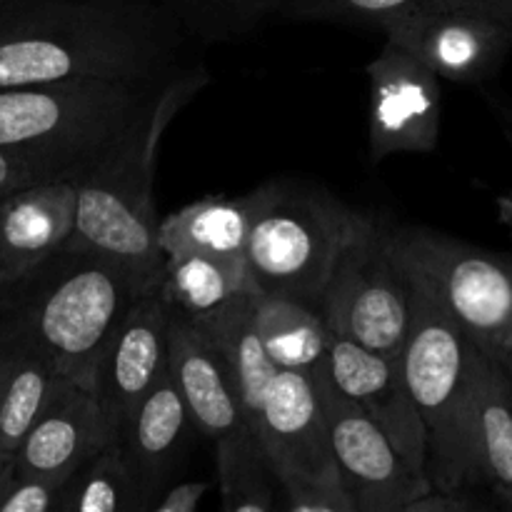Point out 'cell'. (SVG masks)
<instances>
[{
    "mask_svg": "<svg viewBox=\"0 0 512 512\" xmlns=\"http://www.w3.org/2000/svg\"><path fill=\"white\" fill-rule=\"evenodd\" d=\"M188 40L153 0H0V88L65 78L153 88L195 65Z\"/></svg>",
    "mask_w": 512,
    "mask_h": 512,
    "instance_id": "1",
    "label": "cell"
},
{
    "mask_svg": "<svg viewBox=\"0 0 512 512\" xmlns=\"http://www.w3.org/2000/svg\"><path fill=\"white\" fill-rule=\"evenodd\" d=\"M208 83L205 65L195 63L160 85L128 133L75 178L78 213L70 245L115 260L140 295L158 290L165 275L153 203L158 145L165 128Z\"/></svg>",
    "mask_w": 512,
    "mask_h": 512,
    "instance_id": "2",
    "label": "cell"
},
{
    "mask_svg": "<svg viewBox=\"0 0 512 512\" xmlns=\"http://www.w3.org/2000/svg\"><path fill=\"white\" fill-rule=\"evenodd\" d=\"M140 290L108 255L65 245L0 300V320L53 363L95 390L110 338Z\"/></svg>",
    "mask_w": 512,
    "mask_h": 512,
    "instance_id": "3",
    "label": "cell"
},
{
    "mask_svg": "<svg viewBox=\"0 0 512 512\" xmlns=\"http://www.w3.org/2000/svg\"><path fill=\"white\" fill-rule=\"evenodd\" d=\"M405 270L413 318L400 363L428 433V473L443 493H465L480 483L473 443L480 345L450 315L428 280L408 265Z\"/></svg>",
    "mask_w": 512,
    "mask_h": 512,
    "instance_id": "4",
    "label": "cell"
},
{
    "mask_svg": "<svg viewBox=\"0 0 512 512\" xmlns=\"http://www.w3.org/2000/svg\"><path fill=\"white\" fill-rule=\"evenodd\" d=\"M158 88L103 78L0 88V148L50 180L78 178L128 133Z\"/></svg>",
    "mask_w": 512,
    "mask_h": 512,
    "instance_id": "5",
    "label": "cell"
},
{
    "mask_svg": "<svg viewBox=\"0 0 512 512\" xmlns=\"http://www.w3.org/2000/svg\"><path fill=\"white\" fill-rule=\"evenodd\" d=\"M255 193L258 208L245 248L255 285L260 293L320 308L358 210L328 190L285 180L260 185Z\"/></svg>",
    "mask_w": 512,
    "mask_h": 512,
    "instance_id": "6",
    "label": "cell"
},
{
    "mask_svg": "<svg viewBox=\"0 0 512 512\" xmlns=\"http://www.w3.org/2000/svg\"><path fill=\"white\" fill-rule=\"evenodd\" d=\"M253 433L290 512H355L313 375L278 368L253 420Z\"/></svg>",
    "mask_w": 512,
    "mask_h": 512,
    "instance_id": "7",
    "label": "cell"
},
{
    "mask_svg": "<svg viewBox=\"0 0 512 512\" xmlns=\"http://www.w3.org/2000/svg\"><path fill=\"white\" fill-rule=\"evenodd\" d=\"M318 310L333 333L403 358L413 318L410 278L390 248L388 225L375 215L355 213Z\"/></svg>",
    "mask_w": 512,
    "mask_h": 512,
    "instance_id": "8",
    "label": "cell"
},
{
    "mask_svg": "<svg viewBox=\"0 0 512 512\" xmlns=\"http://www.w3.org/2000/svg\"><path fill=\"white\" fill-rule=\"evenodd\" d=\"M393 253L423 275L465 333L490 355L512 350V258L415 225L388 228Z\"/></svg>",
    "mask_w": 512,
    "mask_h": 512,
    "instance_id": "9",
    "label": "cell"
},
{
    "mask_svg": "<svg viewBox=\"0 0 512 512\" xmlns=\"http://www.w3.org/2000/svg\"><path fill=\"white\" fill-rule=\"evenodd\" d=\"M335 460L343 473L355 512H405L415 500L435 488L428 473L415 470L385 430L340 393L328 373V363L313 373Z\"/></svg>",
    "mask_w": 512,
    "mask_h": 512,
    "instance_id": "10",
    "label": "cell"
},
{
    "mask_svg": "<svg viewBox=\"0 0 512 512\" xmlns=\"http://www.w3.org/2000/svg\"><path fill=\"white\" fill-rule=\"evenodd\" d=\"M370 158L375 163L403 153H433L440 140V78L403 45L385 40L368 65Z\"/></svg>",
    "mask_w": 512,
    "mask_h": 512,
    "instance_id": "11",
    "label": "cell"
},
{
    "mask_svg": "<svg viewBox=\"0 0 512 512\" xmlns=\"http://www.w3.org/2000/svg\"><path fill=\"white\" fill-rule=\"evenodd\" d=\"M418 55L438 78L480 85L503 68L512 50V18L473 5L438 8L385 33Z\"/></svg>",
    "mask_w": 512,
    "mask_h": 512,
    "instance_id": "12",
    "label": "cell"
},
{
    "mask_svg": "<svg viewBox=\"0 0 512 512\" xmlns=\"http://www.w3.org/2000/svg\"><path fill=\"white\" fill-rule=\"evenodd\" d=\"M328 373L385 430L398 453L420 473H428V433L403 375V363L330 330ZM430 475V473H428Z\"/></svg>",
    "mask_w": 512,
    "mask_h": 512,
    "instance_id": "13",
    "label": "cell"
},
{
    "mask_svg": "<svg viewBox=\"0 0 512 512\" xmlns=\"http://www.w3.org/2000/svg\"><path fill=\"white\" fill-rule=\"evenodd\" d=\"M120 435L123 430L95 390L60 378L53 400L15 450V475L63 485L90 455Z\"/></svg>",
    "mask_w": 512,
    "mask_h": 512,
    "instance_id": "14",
    "label": "cell"
},
{
    "mask_svg": "<svg viewBox=\"0 0 512 512\" xmlns=\"http://www.w3.org/2000/svg\"><path fill=\"white\" fill-rule=\"evenodd\" d=\"M170 315L173 305L163 290H150L135 298L110 338L95 380V393L120 430L155 383L168 373Z\"/></svg>",
    "mask_w": 512,
    "mask_h": 512,
    "instance_id": "15",
    "label": "cell"
},
{
    "mask_svg": "<svg viewBox=\"0 0 512 512\" xmlns=\"http://www.w3.org/2000/svg\"><path fill=\"white\" fill-rule=\"evenodd\" d=\"M168 370L195 433L208 438L215 448L253 430L220 350L193 318L175 308L170 315Z\"/></svg>",
    "mask_w": 512,
    "mask_h": 512,
    "instance_id": "16",
    "label": "cell"
},
{
    "mask_svg": "<svg viewBox=\"0 0 512 512\" xmlns=\"http://www.w3.org/2000/svg\"><path fill=\"white\" fill-rule=\"evenodd\" d=\"M75 178L33 183L0 200V300L75 235Z\"/></svg>",
    "mask_w": 512,
    "mask_h": 512,
    "instance_id": "17",
    "label": "cell"
},
{
    "mask_svg": "<svg viewBox=\"0 0 512 512\" xmlns=\"http://www.w3.org/2000/svg\"><path fill=\"white\" fill-rule=\"evenodd\" d=\"M190 430H195V425L168 370L140 403V408L130 415L120 435V443L138 480L145 512L153 510L155 500L168 488L178 460L185 453Z\"/></svg>",
    "mask_w": 512,
    "mask_h": 512,
    "instance_id": "18",
    "label": "cell"
},
{
    "mask_svg": "<svg viewBox=\"0 0 512 512\" xmlns=\"http://www.w3.org/2000/svg\"><path fill=\"white\" fill-rule=\"evenodd\" d=\"M255 208H258L255 190L240 198L208 195L195 200L160 220V248L165 258L198 253L223 260H245Z\"/></svg>",
    "mask_w": 512,
    "mask_h": 512,
    "instance_id": "19",
    "label": "cell"
},
{
    "mask_svg": "<svg viewBox=\"0 0 512 512\" xmlns=\"http://www.w3.org/2000/svg\"><path fill=\"white\" fill-rule=\"evenodd\" d=\"M473 443L480 483L512 508V378L503 360L483 348L475 368Z\"/></svg>",
    "mask_w": 512,
    "mask_h": 512,
    "instance_id": "20",
    "label": "cell"
},
{
    "mask_svg": "<svg viewBox=\"0 0 512 512\" xmlns=\"http://www.w3.org/2000/svg\"><path fill=\"white\" fill-rule=\"evenodd\" d=\"M253 323L265 353L278 368L313 375L328 360L330 328L313 305L285 295L258 293Z\"/></svg>",
    "mask_w": 512,
    "mask_h": 512,
    "instance_id": "21",
    "label": "cell"
},
{
    "mask_svg": "<svg viewBox=\"0 0 512 512\" xmlns=\"http://www.w3.org/2000/svg\"><path fill=\"white\" fill-rule=\"evenodd\" d=\"M258 293L260 290H250V293L240 295L233 305H228L220 313L195 320L210 335L215 348L223 355L225 365H228L230 375H233L235 390L240 395V403H243L250 428H253V420L258 415L270 380L278 373V365L270 360L258 333H255L253 303Z\"/></svg>",
    "mask_w": 512,
    "mask_h": 512,
    "instance_id": "22",
    "label": "cell"
},
{
    "mask_svg": "<svg viewBox=\"0 0 512 512\" xmlns=\"http://www.w3.org/2000/svg\"><path fill=\"white\" fill-rule=\"evenodd\" d=\"M160 290L175 310L193 320H203L233 305L240 295L258 290V285L250 275L248 260L185 253L165 258Z\"/></svg>",
    "mask_w": 512,
    "mask_h": 512,
    "instance_id": "23",
    "label": "cell"
},
{
    "mask_svg": "<svg viewBox=\"0 0 512 512\" xmlns=\"http://www.w3.org/2000/svg\"><path fill=\"white\" fill-rule=\"evenodd\" d=\"M0 328L8 333L10 345H13V363H10L3 410H0V453H15L35 420L53 400L63 375H58L53 363L35 345L13 333L3 320H0Z\"/></svg>",
    "mask_w": 512,
    "mask_h": 512,
    "instance_id": "24",
    "label": "cell"
},
{
    "mask_svg": "<svg viewBox=\"0 0 512 512\" xmlns=\"http://www.w3.org/2000/svg\"><path fill=\"white\" fill-rule=\"evenodd\" d=\"M60 512H145L120 440L90 455L60 488Z\"/></svg>",
    "mask_w": 512,
    "mask_h": 512,
    "instance_id": "25",
    "label": "cell"
},
{
    "mask_svg": "<svg viewBox=\"0 0 512 512\" xmlns=\"http://www.w3.org/2000/svg\"><path fill=\"white\" fill-rule=\"evenodd\" d=\"M190 40L200 45L248 38L265 20L283 13L288 0H153Z\"/></svg>",
    "mask_w": 512,
    "mask_h": 512,
    "instance_id": "26",
    "label": "cell"
},
{
    "mask_svg": "<svg viewBox=\"0 0 512 512\" xmlns=\"http://www.w3.org/2000/svg\"><path fill=\"white\" fill-rule=\"evenodd\" d=\"M215 463L225 512H268L275 508L278 480L253 430L218 445Z\"/></svg>",
    "mask_w": 512,
    "mask_h": 512,
    "instance_id": "27",
    "label": "cell"
},
{
    "mask_svg": "<svg viewBox=\"0 0 512 512\" xmlns=\"http://www.w3.org/2000/svg\"><path fill=\"white\" fill-rule=\"evenodd\" d=\"M438 8H448V3L445 0H288L280 15L290 20L363 25V28L390 33L405 20Z\"/></svg>",
    "mask_w": 512,
    "mask_h": 512,
    "instance_id": "28",
    "label": "cell"
},
{
    "mask_svg": "<svg viewBox=\"0 0 512 512\" xmlns=\"http://www.w3.org/2000/svg\"><path fill=\"white\" fill-rule=\"evenodd\" d=\"M63 485L40 478L15 475L0 493V512H48L55 510Z\"/></svg>",
    "mask_w": 512,
    "mask_h": 512,
    "instance_id": "29",
    "label": "cell"
},
{
    "mask_svg": "<svg viewBox=\"0 0 512 512\" xmlns=\"http://www.w3.org/2000/svg\"><path fill=\"white\" fill-rule=\"evenodd\" d=\"M50 180L35 163H30L23 155L13 153L8 148H0V200L20 188H28L33 183Z\"/></svg>",
    "mask_w": 512,
    "mask_h": 512,
    "instance_id": "30",
    "label": "cell"
},
{
    "mask_svg": "<svg viewBox=\"0 0 512 512\" xmlns=\"http://www.w3.org/2000/svg\"><path fill=\"white\" fill-rule=\"evenodd\" d=\"M208 483H178L165 488L150 512H193L208 495Z\"/></svg>",
    "mask_w": 512,
    "mask_h": 512,
    "instance_id": "31",
    "label": "cell"
},
{
    "mask_svg": "<svg viewBox=\"0 0 512 512\" xmlns=\"http://www.w3.org/2000/svg\"><path fill=\"white\" fill-rule=\"evenodd\" d=\"M480 508L468 493H443V490L433 488L428 495L415 500L405 512H470Z\"/></svg>",
    "mask_w": 512,
    "mask_h": 512,
    "instance_id": "32",
    "label": "cell"
},
{
    "mask_svg": "<svg viewBox=\"0 0 512 512\" xmlns=\"http://www.w3.org/2000/svg\"><path fill=\"white\" fill-rule=\"evenodd\" d=\"M485 100H488L490 110H493L495 120H498L500 130H503V138L508 140V145L512 150V105L505 103V100L495 98V95H490V93H485Z\"/></svg>",
    "mask_w": 512,
    "mask_h": 512,
    "instance_id": "33",
    "label": "cell"
},
{
    "mask_svg": "<svg viewBox=\"0 0 512 512\" xmlns=\"http://www.w3.org/2000/svg\"><path fill=\"white\" fill-rule=\"evenodd\" d=\"M10 363H13V345H10L8 333L0 328V410H3V395H5V383H8Z\"/></svg>",
    "mask_w": 512,
    "mask_h": 512,
    "instance_id": "34",
    "label": "cell"
},
{
    "mask_svg": "<svg viewBox=\"0 0 512 512\" xmlns=\"http://www.w3.org/2000/svg\"><path fill=\"white\" fill-rule=\"evenodd\" d=\"M448 8H460V5H473V8L493 10V13L512 18V0H445Z\"/></svg>",
    "mask_w": 512,
    "mask_h": 512,
    "instance_id": "35",
    "label": "cell"
},
{
    "mask_svg": "<svg viewBox=\"0 0 512 512\" xmlns=\"http://www.w3.org/2000/svg\"><path fill=\"white\" fill-rule=\"evenodd\" d=\"M15 473V453H0V493Z\"/></svg>",
    "mask_w": 512,
    "mask_h": 512,
    "instance_id": "36",
    "label": "cell"
},
{
    "mask_svg": "<svg viewBox=\"0 0 512 512\" xmlns=\"http://www.w3.org/2000/svg\"><path fill=\"white\" fill-rule=\"evenodd\" d=\"M500 360H503V363H505V368H508V373L512 375V350H510L508 355H503V358H500Z\"/></svg>",
    "mask_w": 512,
    "mask_h": 512,
    "instance_id": "37",
    "label": "cell"
},
{
    "mask_svg": "<svg viewBox=\"0 0 512 512\" xmlns=\"http://www.w3.org/2000/svg\"><path fill=\"white\" fill-rule=\"evenodd\" d=\"M510 378H512V375H510Z\"/></svg>",
    "mask_w": 512,
    "mask_h": 512,
    "instance_id": "38",
    "label": "cell"
}]
</instances>
